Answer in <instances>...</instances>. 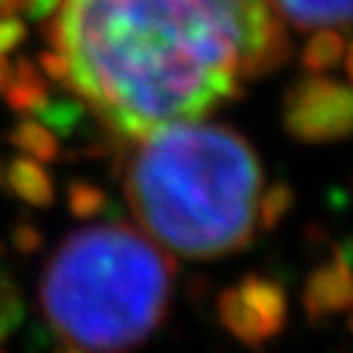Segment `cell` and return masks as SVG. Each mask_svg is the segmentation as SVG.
<instances>
[{
    "mask_svg": "<svg viewBox=\"0 0 353 353\" xmlns=\"http://www.w3.org/2000/svg\"><path fill=\"white\" fill-rule=\"evenodd\" d=\"M9 142L17 145L20 150L31 153L37 161H53L59 159V145L50 134L48 125H42L37 117H23L12 131H9Z\"/></svg>",
    "mask_w": 353,
    "mask_h": 353,
    "instance_id": "7c38bea8",
    "label": "cell"
},
{
    "mask_svg": "<svg viewBox=\"0 0 353 353\" xmlns=\"http://www.w3.org/2000/svg\"><path fill=\"white\" fill-rule=\"evenodd\" d=\"M9 78H12V61L0 53V92L6 90V83H9Z\"/></svg>",
    "mask_w": 353,
    "mask_h": 353,
    "instance_id": "44dd1931",
    "label": "cell"
},
{
    "mask_svg": "<svg viewBox=\"0 0 353 353\" xmlns=\"http://www.w3.org/2000/svg\"><path fill=\"white\" fill-rule=\"evenodd\" d=\"M31 114H37V120L42 125L53 128L56 134L70 137L78 128V123L86 117V106L81 101H50V98H45Z\"/></svg>",
    "mask_w": 353,
    "mask_h": 353,
    "instance_id": "4fadbf2b",
    "label": "cell"
},
{
    "mask_svg": "<svg viewBox=\"0 0 353 353\" xmlns=\"http://www.w3.org/2000/svg\"><path fill=\"white\" fill-rule=\"evenodd\" d=\"M42 34L120 139L203 117L292 53L270 0H64Z\"/></svg>",
    "mask_w": 353,
    "mask_h": 353,
    "instance_id": "6da1fadb",
    "label": "cell"
},
{
    "mask_svg": "<svg viewBox=\"0 0 353 353\" xmlns=\"http://www.w3.org/2000/svg\"><path fill=\"white\" fill-rule=\"evenodd\" d=\"M125 156L123 190L153 242L184 259H217L250 245L261 164L228 125L179 120L148 131Z\"/></svg>",
    "mask_w": 353,
    "mask_h": 353,
    "instance_id": "7a4b0ae2",
    "label": "cell"
},
{
    "mask_svg": "<svg viewBox=\"0 0 353 353\" xmlns=\"http://www.w3.org/2000/svg\"><path fill=\"white\" fill-rule=\"evenodd\" d=\"M292 206H295L292 187L284 184V181H279V184H273L264 195H259V214H256V220H259V225L264 231H273L292 212Z\"/></svg>",
    "mask_w": 353,
    "mask_h": 353,
    "instance_id": "5bb4252c",
    "label": "cell"
},
{
    "mask_svg": "<svg viewBox=\"0 0 353 353\" xmlns=\"http://www.w3.org/2000/svg\"><path fill=\"white\" fill-rule=\"evenodd\" d=\"M172 259L128 223L75 231L50 256L39 301L53 331L83 353H128L167 317Z\"/></svg>",
    "mask_w": 353,
    "mask_h": 353,
    "instance_id": "3957f363",
    "label": "cell"
},
{
    "mask_svg": "<svg viewBox=\"0 0 353 353\" xmlns=\"http://www.w3.org/2000/svg\"><path fill=\"white\" fill-rule=\"evenodd\" d=\"M353 98L345 83L320 72L298 78L284 95V125L298 142L325 145L350 134Z\"/></svg>",
    "mask_w": 353,
    "mask_h": 353,
    "instance_id": "277c9868",
    "label": "cell"
},
{
    "mask_svg": "<svg viewBox=\"0 0 353 353\" xmlns=\"http://www.w3.org/2000/svg\"><path fill=\"white\" fill-rule=\"evenodd\" d=\"M23 320V295L9 279V273H0V334H12Z\"/></svg>",
    "mask_w": 353,
    "mask_h": 353,
    "instance_id": "2e32d148",
    "label": "cell"
},
{
    "mask_svg": "<svg viewBox=\"0 0 353 353\" xmlns=\"http://www.w3.org/2000/svg\"><path fill=\"white\" fill-rule=\"evenodd\" d=\"M217 314H220V323H223L242 345H248V347H253V350H259V347L264 345V339H261L259 328L253 325V320H250V314H248V309H245V303H242L236 287H228V290L220 292V298H217Z\"/></svg>",
    "mask_w": 353,
    "mask_h": 353,
    "instance_id": "8fae6325",
    "label": "cell"
},
{
    "mask_svg": "<svg viewBox=\"0 0 353 353\" xmlns=\"http://www.w3.org/2000/svg\"><path fill=\"white\" fill-rule=\"evenodd\" d=\"M56 353H83V350H81V347H75V345H67V342H64V345H61Z\"/></svg>",
    "mask_w": 353,
    "mask_h": 353,
    "instance_id": "7402d4cb",
    "label": "cell"
},
{
    "mask_svg": "<svg viewBox=\"0 0 353 353\" xmlns=\"http://www.w3.org/2000/svg\"><path fill=\"white\" fill-rule=\"evenodd\" d=\"M270 6L295 28H347L350 0H270Z\"/></svg>",
    "mask_w": 353,
    "mask_h": 353,
    "instance_id": "52a82bcc",
    "label": "cell"
},
{
    "mask_svg": "<svg viewBox=\"0 0 353 353\" xmlns=\"http://www.w3.org/2000/svg\"><path fill=\"white\" fill-rule=\"evenodd\" d=\"M236 292H239V298H242V303H245V309H248V314H250V320L259 328L264 342L284 331L287 317H290V303H287V292L279 281L248 273L236 284Z\"/></svg>",
    "mask_w": 353,
    "mask_h": 353,
    "instance_id": "5b68a950",
    "label": "cell"
},
{
    "mask_svg": "<svg viewBox=\"0 0 353 353\" xmlns=\"http://www.w3.org/2000/svg\"><path fill=\"white\" fill-rule=\"evenodd\" d=\"M39 67H42V72L48 75V78H53V81H59V83H64L67 86V72H70V67H67V59L59 53V50H42L39 53Z\"/></svg>",
    "mask_w": 353,
    "mask_h": 353,
    "instance_id": "ac0fdd59",
    "label": "cell"
},
{
    "mask_svg": "<svg viewBox=\"0 0 353 353\" xmlns=\"http://www.w3.org/2000/svg\"><path fill=\"white\" fill-rule=\"evenodd\" d=\"M6 187L31 206H50L53 203V179L34 159H14L6 170Z\"/></svg>",
    "mask_w": 353,
    "mask_h": 353,
    "instance_id": "ba28073f",
    "label": "cell"
},
{
    "mask_svg": "<svg viewBox=\"0 0 353 353\" xmlns=\"http://www.w3.org/2000/svg\"><path fill=\"white\" fill-rule=\"evenodd\" d=\"M303 306L312 323H323L328 314L350 309V268L328 261L314 268L306 279Z\"/></svg>",
    "mask_w": 353,
    "mask_h": 353,
    "instance_id": "8992f818",
    "label": "cell"
},
{
    "mask_svg": "<svg viewBox=\"0 0 353 353\" xmlns=\"http://www.w3.org/2000/svg\"><path fill=\"white\" fill-rule=\"evenodd\" d=\"M26 39V26L17 17H3L0 20V53L14 50Z\"/></svg>",
    "mask_w": 353,
    "mask_h": 353,
    "instance_id": "d6986e66",
    "label": "cell"
},
{
    "mask_svg": "<svg viewBox=\"0 0 353 353\" xmlns=\"http://www.w3.org/2000/svg\"><path fill=\"white\" fill-rule=\"evenodd\" d=\"M67 206L72 212V217L78 220H90L98 217L109 209V195L95 187V184H86V181H70L67 190Z\"/></svg>",
    "mask_w": 353,
    "mask_h": 353,
    "instance_id": "9a60e30c",
    "label": "cell"
},
{
    "mask_svg": "<svg viewBox=\"0 0 353 353\" xmlns=\"http://www.w3.org/2000/svg\"><path fill=\"white\" fill-rule=\"evenodd\" d=\"M0 187H6V172H3V161H0Z\"/></svg>",
    "mask_w": 353,
    "mask_h": 353,
    "instance_id": "603a6c76",
    "label": "cell"
},
{
    "mask_svg": "<svg viewBox=\"0 0 353 353\" xmlns=\"http://www.w3.org/2000/svg\"><path fill=\"white\" fill-rule=\"evenodd\" d=\"M6 103L9 109L26 114L34 112L45 98H48V86L42 81V72L37 70V64L31 59H17V64L12 67V78L6 83Z\"/></svg>",
    "mask_w": 353,
    "mask_h": 353,
    "instance_id": "9c48e42d",
    "label": "cell"
},
{
    "mask_svg": "<svg viewBox=\"0 0 353 353\" xmlns=\"http://www.w3.org/2000/svg\"><path fill=\"white\" fill-rule=\"evenodd\" d=\"M12 242H14V248H17L20 253L31 256V253H37V250L42 248V234H39V228H37V225H31L28 220H23V223H17V225H14Z\"/></svg>",
    "mask_w": 353,
    "mask_h": 353,
    "instance_id": "e0dca14e",
    "label": "cell"
},
{
    "mask_svg": "<svg viewBox=\"0 0 353 353\" xmlns=\"http://www.w3.org/2000/svg\"><path fill=\"white\" fill-rule=\"evenodd\" d=\"M61 0H12V6L17 14H28L34 20H45L50 12L59 9Z\"/></svg>",
    "mask_w": 353,
    "mask_h": 353,
    "instance_id": "ffe728a7",
    "label": "cell"
},
{
    "mask_svg": "<svg viewBox=\"0 0 353 353\" xmlns=\"http://www.w3.org/2000/svg\"><path fill=\"white\" fill-rule=\"evenodd\" d=\"M347 45H345V37L336 34L334 28H320L303 48V67L312 70V72H325V70H334L339 61L345 64V70H350L347 64Z\"/></svg>",
    "mask_w": 353,
    "mask_h": 353,
    "instance_id": "30bf717a",
    "label": "cell"
},
{
    "mask_svg": "<svg viewBox=\"0 0 353 353\" xmlns=\"http://www.w3.org/2000/svg\"><path fill=\"white\" fill-rule=\"evenodd\" d=\"M0 250H3V248H0Z\"/></svg>",
    "mask_w": 353,
    "mask_h": 353,
    "instance_id": "cb8c5ba5",
    "label": "cell"
}]
</instances>
